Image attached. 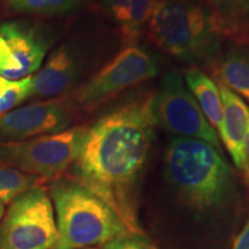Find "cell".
<instances>
[{
  "mask_svg": "<svg viewBox=\"0 0 249 249\" xmlns=\"http://www.w3.org/2000/svg\"><path fill=\"white\" fill-rule=\"evenodd\" d=\"M148 34L158 49L189 67L213 71L223 51L224 38L202 0H158Z\"/></svg>",
  "mask_w": 249,
  "mask_h": 249,
  "instance_id": "3",
  "label": "cell"
},
{
  "mask_svg": "<svg viewBox=\"0 0 249 249\" xmlns=\"http://www.w3.org/2000/svg\"><path fill=\"white\" fill-rule=\"evenodd\" d=\"M75 107L68 96L46 99L0 116V141H24L70 128Z\"/></svg>",
  "mask_w": 249,
  "mask_h": 249,
  "instance_id": "9",
  "label": "cell"
},
{
  "mask_svg": "<svg viewBox=\"0 0 249 249\" xmlns=\"http://www.w3.org/2000/svg\"><path fill=\"white\" fill-rule=\"evenodd\" d=\"M87 126L15 142H0V164L38 177L44 182L64 178L80 154Z\"/></svg>",
  "mask_w": 249,
  "mask_h": 249,
  "instance_id": "5",
  "label": "cell"
},
{
  "mask_svg": "<svg viewBox=\"0 0 249 249\" xmlns=\"http://www.w3.org/2000/svg\"><path fill=\"white\" fill-rule=\"evenodd\" d=\"M104 249H156L154 245L142 234L128 233L127 235L108 242L103 247Z\"/></svg>",
  "mask_w": 249,
  "mask_h": 249,
  "instance_id": "20",
  "label": "cell"
},
{
  "mask_svg": "<svg viewBox=\"0 0 249 249\" xmlns=\"http://www.w3.org/2000/svg\"><path fill=\"white\" fill-rule=\"evenodd\" d=\"M160 70L157 55L145 46L133 43L121 50L68 97L75 108L91 112L126 89L154 79Z\"/></svg>",
  "mask_w": 249,
  "mask_h": 249,
  "instance_id": "6",
  "label": "cell"
},
{
  "mask_svg": "<svg viewBox=\"0 0 249 249\" xmlns=\"http://www.w3.org/2000/svg\"><path fill=\"white\" fill-rule=\"evenodd\" d=\"M57 240L53 204L42 186L12 202L0 222V249H52Z\"/></svg>",
  "mask_w": 249,
  "mask_h": 249,
  "instance_id": "7",
  "label": "cell"
},
{
  "mask_svg": "<svg viewBox=\"0 0 249 249\" xmlns=\"http://www.w3.org/2000/svg\"><path fill=\"white\" fill-rule=\"evenodd\" d=\"M43 183L44 181L38 177L0 164V202L5 205Z\"/></svg>",
  "mask_w": 249,
  "mask_h": 249,
  "instance_id": "17",
  "label": "cell"
},
{
  "mask_svg": "<svg viewBox=\"0 0 249 249\" xmlns=\"http://www.w3.org/2000/svg\"><path fill=\"white\" fill-rule=\"evenodd\" d=\"M9 9L38 15L66 14L79 7L82 0H1Z\"/></svg>",
  "mask_w": 249,
  "mask_h": 249,
  "instance_id": "18",
  "label": "cell"
},
{
  "mask_svg": "<svg viewBox=\"0 0 249 249\" xmlns=\"http://www.w3.org/2000/svg\"><path fill=\"white\" fill-rule=\"evenodd\" d=\"M5 216V204L2 202H0V222Z\"/></svg>",
  "mask_w": 249,
  "mask_h": 249,
  "instance_id": "25",
  "label": "cell"
},
{
  "mask_svg": "<svg viewBox=\"0 0 249 249\" xmlns=\"http://www.w3.org/2000/svg\"><path fill=\"white\" fill-rule=\"evenodd\" d=\"M12 81L5 79L4 76L0 75V99H2L8 92L9 88H11Z\"/></svg>",
  "mask_w": 249,
  "mask_h": 249,
  "instance_id": "24",
  "label": "cell"
},
{
  "mask_svg": "<svg viewBox=\"0 0 249 249\" xmlns=\"http://www.w3.org/2000/svg\"><path fill=\"white\" fill-rule=\"evenodd\" d=\"M223 103V128L219 138L241 172L246 166L245 136L249 126V105L232 90L216 80Z\"/></svg>",
  "mask_w": 249,
  "mask_h": 249,
  "instance_id": "12",
  "label": "cell"
},
{
  "mask_svg": "<svg viewBox=\"0 0 249 249\" xmlns=\"http://www.w3.org/2000/svg\"><path fill=\"white\" fill-rule=\"evenodd\" d=\"M81 73V61L75 50L62 44L54 50L44 66L31 75L30 97L51 99L73 88Z\"/></svg>",
  "mask_w": 249,
  "mask_h": 249,
  "instance_id": "10",
  "label": "cell"
},
{
  "mask_svg": "<svg viewBox=\"0 0 249 249\" xmlns=\"http://www.w3.org/2000/svg\"><path fill=\"white\" fill-rule=\"evenodd\" d=\"M50 195L58 229V240L52 249L104 247L130 233L107 203L71 178L52 181Z\"/></svg>",
  "mask_w": 249,
  "mask_h": 249,
  "instance_id": "4",
  "label": "cell"
},
{
  "mask_svg": "<svg viewBox=\"0 0 249 249\" xmlns=\"http://www.w3.org/2000/svg\"><path fill=\"white\" fill-rule=\"evenodd\" d=\"M218 33L230 42L249 43V0H202Z\"/></svg>",
  "mask_w": 249,
  "mask_h": 249,
  "instance_id": "14",
  "label": "cell"
},
{
  "mask_svg": "<svg viewBox=\"0 0 249 249\" xmlns=\"http://www.w3.org/2000/svg\"><path fill=\"white\" fill-rule=\"evenodd\" d=\"M154 114L157 124L177 138L200 140L222 152L216 130L177 71H167L161 77L158 91H155Z\"/></svg>",
  "mask_w": 249,
  "mask_h": 249,
  "instance_id": "8",
  "label": "cell"
},
{
  "mask_svg": "<svg viewBox=\"0 0 249 249\" xmlns=\"http://www.w3.org/2000/svg\"><path fill=\"white\" fill-rule=\"evenodd\" d=\"M154 98L155 91L140 93L88 127L70 170V178L107 203L134 234H142L140 189L158 126Z\"/></svg>",
  "mask_w": 249,
  "mask_h": 249,
  "instance_id": "1",
  "label": "cell"
},
{
  "mask_svg": "<svg viewBox=\"0 0 249 249\" xmlns=\"http://www.w3.org/2000/svg\"><path fill=\"white\" fill-rule=\"evenodd\" d=\"M0 36L7 42L18 62L11 81L30 76L39 70L50 46L40 31L24 23L4 22L0 24Z\"/></svg>",
  "mask_w": 249,
  "mask_h": 249,
  "instance_id": "11",
  "label": "cell"
},
{
  "mask_svg": "<svg viewBox=\"0 0 249 249\" xmlns=\"http://www.w3.org/2000/svg\"><path fill=\"white\" fill-rule=\"evenodd\" d=\"M213 71L217 81L249 105V43L230 42Z\"/></svg>",
  "mask_w": 249,
  "mask_h": 249,
  "instance_id": "13",
  "label": "cell"
},
{
  "mask_svg": "<svg viewBox=\"0 0 249 249\" xmlns=\"http://www.w3.org/2000/svg\"><path fill=\"white\" fill-rule=\"evenodd\" d=\"M185 81L189 91L193 93L198 107L203 112L205 119L216 130L219 138L223 128V103L216 81L196 67L187 68Z\"/></svg>",
  "mask_w": 249,
  "mask_h": 249,
  "instance_id": "16",
  "label": "cell"
},
{
  "mask_svg": "<svg viewBox=\"0 0 249 249\" xmlns=\"http://www.w3.org/2000/svg\"><path fill=\"white\" fill-rule=\"evenodd\" d=\"M165 177L183 203L197 211L222 209L235 195V178L222 152L207 142L174 138L164 158Z\"/></svg>",
  "mask_w": 249,
  "mask_h": 249,
  "instance_id": "2",
  "label": "cell"
},
{
  "mask_svg": "<svg viewBox=\"0 0 249 249\" xmlns=\"http://www.w3.org/2000/svg\"><path fill=\"white\" fill-rule=\"evenodd\" d=\"M232 249H249V219L245 224L239 235L236 236Z\"/></svg>",
  "mask_w": 249,
  "mask_h": 249,
  "instance_id": "22",
  "label": "cell"
},
{
  "mask_svg": "<svg viewBox=\"0 0 249 249\" xmlns=\"http://www.w3.org/2000/svg\"><path fill=\"white\" fill-rule=\"evenodd\" d=\"M18 70V62L7 44V42L0 36V75L11 80L12 75Z\"/></svg>",
  "mask_w": 249,
  "mask_h": 249,
  "instance_id": "21",
  "label": "cell"
},
{
  "mask_svg": "<svg viewBox=\"0 0 249 249\" xmlns=\"http://www.w3.org/2000/svg\"><path fill=\"white\" fill-rule=\"evenodd\" d=\"M244 148H245V157H246V166L244 170V178H245V182L246 186L249 188V126L247 128V132H246V136H245V143H244Z\"/></svg>",
  "mask_w": 249,
  "mask_h": 249,
  "instance_id": "23",
  "label": "cell"
},
{
  "mask_svg": "<svg viewBox=\"0 0 249 249\" xmlns=\"http://www.w3.org/2000/svg\"><path fill=\"white\" fill-rule=\"evenodd\" d=\"M86 249H96V248H86Z\"/></svg>",
  "mask_w": 249,
  "mask_h": 249,
  "instance_id": "26",
  "label": "cell"
},
{
  "mask_svg": "<svg viewBox=\"0 0 249 249\" xmlns=\"http://www.w3.org/2000/svg\"><path fill=\"white\" fill-rule=\"evenodd\" d=\"M158 0H103L105 8L116 21L124 39L136 43L149 21Z\"/></svg>",
  "mask_w": 249,
  "mask_h": 249,
  "instance_id": "15",
  "label": "cell"
},
{
  "mask_svg": "<svg viewBox=\"0 0 249 249\" xmlns=\"http://www.w3.org/2000/svg\"><path fill=\"white\" fill-rule=\"evenodd\" d=\"M31 95V75L21 80L12 81L11 88L2 99H0V116L12 111L15 107L30 98Z\"/></svg>",
  "mask_w": 249,
  "mask_h": 249,
  "instance_id": "19",
  "label": "cell"
}]
</instances>
